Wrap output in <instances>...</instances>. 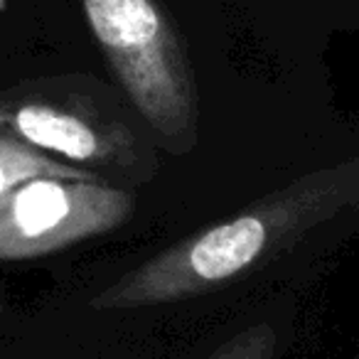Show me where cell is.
I'll use <instances>...</instances> for the list:
<instances>
[{"label": "cell", "mask_w": 359, "mask_h": 359, "mask_svg": "<svg viewBox=\"0 0 359 359\" xmlns=\"http://www.w3.org/2000/svg\"><path fill=\"white\" fill-rule=\"evenodd\" d=\"M86 22L135 114L172 155L200 143L195 72L163 0H81Z\"/></svg>", "instance_id": "obj_3"}, {"label": "cell", "mask_w": 359, "mask_h": 359, "mask_svg": "<svg viewBox=\"0 0 359 359\" xmlns=\"http://www.w3.org/2000/svg\"><path fill=\"white\" fill-rule=\"evenodd\" d=\"M0 133L114 185L150 182L160 172L148 135L126 104L91 74L27 79L0 91Z\"/></svg>", "instance_id": "obj_2"}, {"label": "cell", "mask_w": 359, "mask_h": 359, "mask_svg": "<svg viewBox=\"0 0 359 359\" xmlns=\"http://www.w3.org/2000/svg\"><path fill=\"white\" fill-rule=\"evenodd\" d=\"M354 210H359V155L310 170L239 215L175 241L96 293L89 305L94 310H135L212 293Z\"/></svg>", "instance_id": "obj_1"}, {"label": "cell", "mask_w": 359, "mask_h": 359, "mask_svg": "<svg viewBox=\"0 0 359 359\" xmlns=\"http://www.w3.org/2000/svg\"><path fill=\"white\" fill-rule=\"evenodd\" d=\"M278 334L269 323H256L236 332L210 354V359H273Z\"/></svg>", "instance_id": "obj_6"}, {"label": "cell", "mask_w": 359, "mask_h": 359, "mask_svg": "<svg viewBox=\"0 0 359 359\" xmlns=\"http://www.w3.org/2000/svg\"><path fill=\"white\" fill-rule=\"evenodd\" d=\"M130 192L109 182L25 180L0 197V261L42 259L126 224Z\"/></svg>", "instance_id": "obj_4"}, {"label": "cell", "mask_w": 359, "mask_h": 359, "mask_svg": "<svg viewBox=\"0 0 359 359\" xmlns=\"http://www.w3.org/2000/svg\"><path fill=\"white\" fill-rule=\"evenodd\" d=\"M0 6H3V0H0Z\"/></svg>", "instance_id": "obj_7"}, {"label": "cell", "mask_w": 359, "mask_h": 359, "mask_svg": "<svg viewBox=\"0 0 359 359\" xmlns=\"http://www.w3.org/2000/svg\"><path fill=\"white\" fill-rule=\"evenodd\" d=\"M32 177H65V180H91V182H106L101 175L89 170L74 168L69 163L52 158L13 135L0 133V197L15 185ZM111 185V182H109Z\"/></svg>", "instance_id": "obj_5"}]
</instances>
